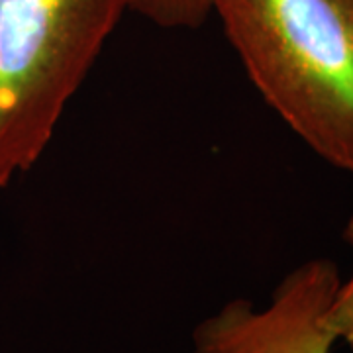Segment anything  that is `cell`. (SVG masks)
I'll list each match as a JSON object with an SVG mask.
<instances>
[{"instance_id":"cell-1","label":"cell","mask_w":353,"mask_h":353,"mask_svg":"<svg viewBox=\"0 0 353 353\" xmlns=\"http://www.w3.org/2000/svg\"><path fill=\"white\" fill-rule=\"evenodd\" d=\"M212 14L263 101L353 173V0H212Z\"/></svg>"},{"instance_id":"cell-5","label":"cell","mask_w":353,"mask_h":353,"mask_svg":"<svg viewBox=\"0 0 353 353\" xmlns=\"http://www.w3.org/2000/svg\"><path fill=\"white\" fill-rule=\"evenodd\" d=\"M343 240L347 241L353 250V216L345 224ZM324 322L330 332L336 336V340L345 341L353 352V275L345 283H340L324 314Z\"/></svg>"},{"instance_id":"cell-2","label":"cell","mask_w":353,"mask_h":353,"mask_svg":"<svg viewBox=\"0 0 353 353\" xmlns=\"http://www.w3.org/2000/svg\"><path fill=\"white\" fill-rule=\"evenodd\" d=\"M128 0H0V189L38 163Z\"/></svg>"},{"instance_id":"cell-4","label":"cell","mask_w":353,"mask_h":353,"mask_svg":"<svg viewBox=\"0 0 353 353\" xmlns=\"http://www.w3.org/2000/svg\"><path fill=\"white\" fill-rule=\"evenodd\" d=\"M128 10L165 30H194L212 16V0H128Z\"/></svg>"},{"instance_id":"cell-3","label":"cell","mask_w":353,"mask_h":353,"mask_svg":"<svg viewBox=\"0 0 353 353\" xmlns=\"http://www.w3.org/2000/svg\"><path fill=\"white\" fill-rule=\"evenodd\" d=\"M340 283L334 261L310 259L283 277L263 308L234 299L199 322L189 353H330L338 340L324 314Z\"/></svg>"}]
</instances>
